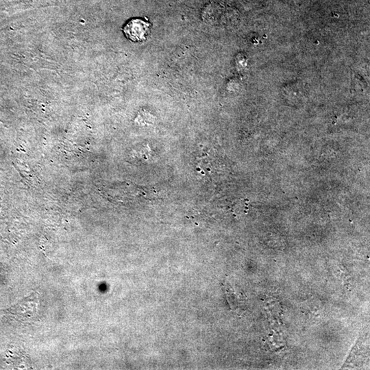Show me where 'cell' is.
Returning a JSON list of instances; mask_svg holds the SVG:
<instances>
[{"label": "cell", "mask_w": 370, "mask_h": 370, "mask_svg": "<svg viewBox=\"0 0 370 370\" xmlns=\"http://www.w3.org/2000/svg\"><path fill=\"white\" fill-rule=\"evenodd\" d=\"M149 23L141 19H132L126 24L124 33L128 39L136 42L145 41L149 33Z\"/></svg>", "instance_id": "6da1fadb"}]
</instances>
